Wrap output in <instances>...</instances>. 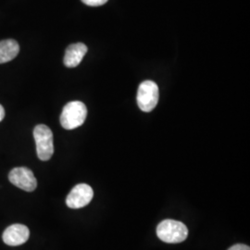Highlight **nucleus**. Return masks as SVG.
I'll return each instance as SVG.
<instances>
[{
    "mask_svg": "<svg viewBox=\"0 0 250 250\" xmlns=\"http://www.w3.org/2000/svg\"><path fill=\"white\" fill-rule=\"evenodd\" d=\"M228 250H250V248L247 245H243V244H237L231 247Z\"/></svg>",
    "mask_w": 250,
    "mask_h": 250,
    "instance_id": "obj_11",
    "label": "nucleus"
},
{
    "mask_svg": "<svg viewBox=\"0 0 250 250\" xmlns=\"http://www.w3.org/2000/svg\"><path fill=\"white\" fill-rule=\"evenodd\" d=\"M94 197V191L86 184H79L72 188L66 198V204L71 208H81L88 205Z\"/></svg>",
    "mask_w": 250,
    "mask_h": 250,
    "instance_id": "obj_6",
    "label": "nucleus"
},
{
    "mask_svg": "<svg viewBox=\"0 0 250 250\" xmlns=\"http://www.w3.org/2000/svg\"><path fill=\"white\" fill-rule=\"evenodd\" d=\"M34 138L39 160H50L54 154L53 134L50 128L45 125H37L34 130Z\"/></svg>",
    "mask_w": 250,
    "mask_h": 250,
    "instance_id": "obj_3",
    "label": "nucleus"
},
{
    "mask_svg": "<svg viewBox=\"0 0 250 250\" xmlns=\"http://www.w3.org/2000/svg\"><path fill=\"white\" fill-rule=\"evenodd\" d=\"M87 46L83 43H76L69 45L64 56V65L68 68L77 67L83 61L85 54L87 53Z\"/></svg>",
    "mask_w": 250,
    "mask_h": 250,
    "instance_id": "obj_8",
    "label": "nucleus"
},
{
    "mask_svg": "<svg viewBox=\"0 0 250 250\" xmlns=\"http://www.w3.org/2000/svg\"><path fill=\"white\" fill-rule=\"evenodd\" d=\"M4 117H5V109L0 105V122L4 119Z\"/></svg>",
    "mask_w": 250,
    "mask_h": 250,
    "instance_id": "obj_12",
    "label": "nucleus"
},
{
    "mask_svg": "<svg viewBox=\"0 0 250 250\" xmlns=\"http://www.w3.org/2000/svg\"><path fill=\"white\" fill-rule=\"evenodd\" d=\"M30 236L28 227L23 224H12L9 226L2 235L3 241L10 247H17L26 243Z\"/></svg>",
    "mask_w": 250,
    "mask_h": 250,
    "instance_id": "obj_7",
    "label": "nucleus"
},
{
    "mask_svg": "<svg viewBox=\"0 0 250 250\" xmlns=\"http://www.w3.org/2000/svg\"><path fill=\"white\" fill-rule=\"evenodd\" d=\"M86 116V106L81 101H72L63 107L61 125L66 130H73L83 125Z\"/></svg>",
    "mask_w": 250,
    "mask_h": 250,
    "instance_id": "obj_2",
    "label": "nucleus"
},
{
    "mask_svg": "<svg viewBox=\"0 0 250 250\" xmlns=\"http://www.w3.org/2000/svg\"><path fill=\"white\" fill-rule=\"evenodd\" d=\"M157 235L161 241L177 244L188 238V229L186 224L178 221L164 220L157 227Z\"/></svg>",
    "mask_w": 250,
    "mask_h": 250,
    "instance_id": "obj_1",
    "label": "nucleus"
},
{
    "mask_svg": "<svg viewBox=\"0 0 250 250\" xmlns=\"http://www.w3.org/2000/svg\"><path fill=\"white\" fill-rule=\"evenodd\" d=\"M20 52L17 41L7 39L0 41V64L7 63L14 60Z\"/></svg>",
    "mask_w": 250,
    "mask_h": 250,
    "instance_id": "obj_9",
    "label": "nucleus"
},
{
    "mask_svg": "<svg viewBox=\"0 0 250 250\" xmlns=\"http://www.w3.org/2000/svg\"><path fill=\"white\" fill-rule=\"evenodd\" d=\"M108 0H82V2L91 7H99L106 4Z\"/></svg>",
    "mask_w": 250,
    "mask_h": 250,
    "instance_id": "obj_10",
    "label": "nucleus"
},
{
    "mask_svg": "<svg viewBox=\"0 0 250 250\" xmlns=\"http://www.w3.org/2000/svg\"><path fill=\"white\" fill-rule=\"evenodd\" d=\"M10 183L26 192H33L37 188V181L32 170L26 167H18L10 170L9 174Z\"/></svg>",
    "mask_w": 250,
    "mask_h": 250,
    "instance_id": "obj_5",
    "label": "nucleus"
},
{
    "mask_svg": "<svg viewBox=\"0 0 250 250\" xmlns=\"http://www.w3.org/2000/svg\"><path fill=\"white\" fill-rule=\"evenodd\" d=\"M159 86L153 81L143 82L137 91V104L144 112L152 111L159 102Z\"/></svg>",
    "mask_w": 250,
    "mask_h": 250,
    "instance_id": "obj_4",
    "label": "nucleus"
}]
</instances>
